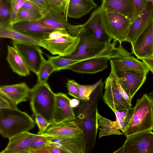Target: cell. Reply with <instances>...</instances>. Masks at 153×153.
Returning <instances> with one entry per match:
<instances>
[{
  "label": "cell",
  "instance_id": "obj_1",
  "mask_svg": "<svg viewBox=\"0 0 153 153\" xmlns=\"http://www.w3.org/2000/svg\"><path fill=\"white\" fill-rule=\"evenodd\" d=\"M104 84L102 81L90 96L88 101L80 100L74 109L75 122L83 131L86 142L85 153H89L95 144L98 131L97 105L102 98Z\"/></svg>",
  "mask_w": 153,
  "mask_h": 153
},
{
  "label": "cell",
  "instance_id": "obj_2",
  "mask_svg": "<svg viewBox=\"0 0 153 153\" xmlns=\"http://www.w3.org/2000/svg\"><path fill=\"white\" fill-rule=\"evenodd\" d=\"M68 30L72 36L79 37V40L76 50L73 53L67 56H61L65 58L84 60L94 57L101 53L109 43L99 41L83 24L71 25Z\"/></svg>",
  "mask_w": 153,
  "mask_h": 153
},
{
  "label": "cell",
  "instance_id": "obj_3",
  "mask_svg": "<svg viewBox=\"0 0 153 153\" xmlns=\"http://www.w3.org/2000/svg\"><path fill=\"white\" fill-rule=\"evenodd\" d=\"M36 122L25 112L18 109H0V133L4 138H10L29 132L35 126Z\"/></svg>",
  "mask_w": 153,
  "mask_h": 153
},
{
  "label": "cell",
  "instance_id": "obj_4",
  "mask_svg": "<svg viewBox=\"0 0 153 153\" xmlns=\"http://www.w3.org/2000/svg\"><path fill=\"white\" fill-rule=\"evenodd\" d=\"M131 119L123 132L127 137L140 132L153 130V102L146 94L137 100Z\"/></svg>",
  "mask_w": 153,
  "mask_h": 153
},
{
  "label": "cell",
  "instance_id": "obj_5",
  "mask_svg": "<svg viewBox=\"0 0 153 153\" xmlns=\"http://www.w3.org/2000/svg\"><path fill=\"white\" fill-rule=\"evenodd\" d=\"M30 105L34 117L39 114L49 123H52L55 103V93L48 83H37L31 89Z\"/></svg>",
  "mask_w": 153,
  "mask_h": 153
},
{
  "label": "cell",
  "instance_id": "obj_6",
  "mask_svg": "<svg viewBox=\"0 0 153 153\" xmlns=\"http://www.w3.org/2000/svg\"><path fill=\"white\" fill-rule=\"evenodd\" d=\"M100 12L103 26L107 35L111 40L120 44L125 41L131 23V19L120 13L105 11L101 7Z\"/></svg>",
  "mask_w": 153,
  "mask_h": 153
},
{
  "label": "cell",
  "instance_id": "obj_7",
  "mask_svg": "<svg viewBox=\"0 0 153 153\" xmlns=\"http://www.w3.org/2000/svg\"><path fill=\"white\" fill-rule=\"evenodd\" d=\"M114 153H153V132L137 133L127 137L123 144Z\"/></svg>",
  "mask_w": 153,
  "mask_h": 153
},
{
  "label": "cell",
  "instance_id": "obj_8",
  "mask_svg": "<svg viewBox=\"0 0 153 153\" xmlns=\"http://www.w3.org/2000/svg\"><path fill=\"white\" fill-rule=\"evenodd\" d=\"M79 40V37L69 35L56 39H44L40 40V46L53 55L66 56L71 55L76 50Z\"/></svg>",
  "mask_w": 153,
  "mask_h": 153
},
{
  "label": "cell",
  "instance_id": "obj_9",
  "mask_svg": "<svg viewBox=\"0 0 153 153\" xmlns=\"http://www.w3.org/2000/svg\"><path fill=\"white\" fill-rule=\"evenodd\" d=\"M111 71L131 99L144 84L149 72L134 70H128L117 73Z\"/></svg>",
  "mask_w": 153,
  "mask_h": 153
},
{
  "label": "cell",
  "instance_id": "obj_10",
  "mask_svg": "<svg viewBox=\"0 0 153 153\" xmlns=\"http://www.w3.org/2000/svg\"><path fill=\"white\" fill-rule=\"evenodd\" d=\"M12 44L23 57L30 71L37 75L45 59L40 46L35 44L13 41Z\"/></svg>",
  "mask_w": 153,
  "mask_h": 153
},
{
  "label": "cell",
  "instance_id": "obj_11",
  "mask_svg": "<svg viewBox=\"0 0 153 153\" xmlns=\"http://www.w3.org/2000/svg\"><path fill=\"white\" fill-rule=\"evenodd\" d=\"M104 82L105 91L102 98L114 113L116 111L126 110L131 107L119 92L115 84V76L111 71Z\"/></svg>",
  "mask_w": 153,
  "mask_h": 153
},
{
  "label": "cell",
  "instance_id": "obj_12",
  "mask_svg": "<svg viewBox=\"0 0 153 153\" xmlns=\"http://www.w3.org/2000/svg\"><path fill=\"white\" fill-rule=\"evenodd\" d=\"M47 136L50 143L57 146L66 153H85L86 142L83 133L68 136Z\"/></svg>",
  "mask_w": 153,
  "mask_h": 153
},
{
  "label": "cell",
  "instance_id": "obj_13",
  "mask_svg": "<svg viewBox=\"0 0 153 153\" xmlns=\"http://www.w3.org/2000/svg\"><path fill=\"white\" fill-rule=\"evenodd\" d=\"M153 21L131 43L132 53L139 59L153 55Z\"/></svg>",
  "mask_w": 153,
  "mask_h": 153
},
{
  "label": "cell",
  "instance_id": "obj_14",
  "mask_svg": "<svg viewBox=\"0 0 153 153\" xmlns=\"http://www.w3.org/2000/svg\"><path fill=\"white\" fill-rule=\"evenodd\" d=\"M153 21V5L147 1L142 13L131 23L125 41L131 44Z\"/></svg>",
  "mask_w": 153,
  "mask_h": 153
},
{
  "label": "cell",
  "instance_id": "obj_15",
  "mask_svg": "<svg viewBox=\"0 0 153 153\" xmlns=\"http://www.w3.org/2000/svg\"><path fill=\"white\" fill-rule=\"evenodd\" d=\"M11 27L18 32L40 40L48 39L50 33L58 30L45 27L38 21L19 22L13 24Z\"/></svg>",
  "mask_w": 153,
  "mask_h": 153
},
{
  "label": "cell",
  "instance_id": "obj_16",
  "mask_svg": "<svg viewBox=\"0 0 153 153\" xmlns=\"http://www.w3.org/2000/svg\"><path fill=\"white\" fill-rule=\"evenodd\" d=\"M55 103L52 123H58L76 118L73 108L70 104L71 99L65 94H55Z\"/></svg>",
  "mask_w": 153,
  "mask_h": 153
},
{
  "label": "cell",
  "instance_id": "obj_17",
  "mask_svg": "<svg viewBox=\"0 0 153 153\" xmlns=\"http://www.w3.org/2000/svg\"><path fill=\"white\" fill-rule=\"evenodd\" d=\"M38 134L25 132L9 139L5 148L0 153H30L31 143Z\"/></svg>",
  "mask_w": 153,
  "mask_h": 153
},
{
  "label": "cell",
  "instance_id": "obj_18",
  "mask_svg": "<svg viewBox=\"0 0 153 153\" xmlns=\"http://www.w3.org/2000/svg\"><path fill=\"white\" fill-rule=\"evenodd\" d=\"M131 53L120 57L110 59L111 71L115 73L130 70L139 71H149L143 62L138 60L133 56Z\"/></svg>",
  "mask_w": 153,
  "mask_h": 153
},
{
  "label": "cell",
  "instance_id": "obj_19",
  "mask_svg": "<svg viewBox=\"0 0 153 153\" xmlns=\"http://www.w3.org/2000/svg\"><path fill=\"white\" fill-rule=\"evenodd\" d=\"M83 133L74 120H67L50 123L42 135L55 136H68Z\"/></svg>",
  "mask_w": 153,
  "mask_h": 153
},
{
  "label": "cell",
  "instance_id": "obj_20",
  "mask_svg": "<svg viewBox=\"0 0 153 153\" xmlns=\"http://www.w3.org/2000/svg\"><path fill=\"white\" fill-rule=\"evenodd\" d=\"M100 7L91 14L88 20L83 24L85 27L99 41L108 43L112 40L106 33L102 24L100 14Z\"/></svg>",
  "mask_w": 153,
  "mask_h": 153
},
{
  "label": "cell",
  "instance_id": "obj_21",
  "mask_svg": "<svg viewBox=\"0 0 153 153\" xmlns=\"http://www.w3.org/2000/svg\"><path fill=\"white\" fill-rule=\"evenodd\" d=\"M31 89L24 82L1 86L0 92L9 98L16 105L27 101L30 98Z\"/></svg>",
  "mask_w": 153,
  "mask_h": 153
},
{
  "label": "cell",
  "instance_id": "obj_22",
  "mask_svg": "<svg viewBox=\"0 0 153 153\" xmlns=\"http://www.w3.org/2000/svg\"><path fill=\"white\" fill-rule=\"evenodd\" d=\"M7 60L13 71L20 76L30 75V70L22 56L14 46H7Z\"/></svg>",
  "mask_w": 153,
  "mask_h": 153
},
{
  "label": "cell",
  "instance_id": "obj_23",
  "mask_svg": "<svg viewBox=\"0 0 153 153\" xmlns=\"http://www.w3.org/2000/svg\"><path fill=\"white\" fill-rule=\"evenodd\" d=\"M97 7L93 0H70L67 17L79 18Z\"/></svg>",
  "mask_w": 153,
  "mask_h": 153
},
{
  "label": "cell",
  "instance_id": "obj_24",
  "mask_svg": "<svg viewBox=\"0 0 153 153\" xmlns=\"http://www.w3.org/2000/svg\"><path fill=\"white\" fill-rule=\"evenodd\" d=\"M100 7L105 11L120 13L131 20V18L132 0H102Z\"/></svg>",
  "mask_w": 153,
  "mask_h": 153
},
{
  "label": "cell",
  "instance_id": "obj_25",
  "mask_svg": "<svg viewBox=\"0 0 153 153\" xmlns=\"http://www.w3.org/2000/svg\"><path fill=\"white\" fill-rule=\"evenodd\" d=\"M62 13L50 10L41 19L38 21L44 26L56 30L68 29L71 25Z\"/></svg>",
  "mask_w": 153,
  "mask_h": 153
},
{
  "label": "cell",
  "instance_id": "obj_26",
  "mask_svg": "<svg viewBox=\"0 0 153 153\" xmlns=\"http://www.w3.org/2000/svg\"><path fill=\"white\" fill-rule=\"evenodd\" d=\"M98 128L100 130L99 137L111 135H121L123 134L120 130L121 128L119 122L116 119L115 121H112L101 115L97 112Z\"/></svg>",
  "mask_w": 153,
  "mask_h": 153
},
{
  "label": "cell",
  "instance_id": "obj_27",
  "mask_svg": "<svg viewBox=\"0 0 153 153\" xmlns=\"http://www.w3.org/2000/svg\"><path fill=\"white\" fill-rule=\"evenodd\" d=\"M0 37L8 38L13 41L35 44L40 46V40L18 32L10 25L0 27Z\"/></svg>",
  "mask_w": 153,
  "mask_h": 153
},
{
  "label": "cell",
  "instance_id": "obj_28",
  "mask_svg": "<svg viewBox=\"0 0 153 153\" xmlns=\"http://www.w3.org/2000/svg\"><path fill=\"white\" fill-rule=\"evenodd\" d=\"M45 15L35 10L22 7L18 13L11 25L22 22L38 21L44 17Z\"/></svg>",
  "mask_w": 153,
  "mask_h": 153
},
{
  "label": "cell",
  "instance_id": "obj_29",
  "mask_svg": "<svg viewBox=\"0 0 153 153\" xmlns=\"http://www.w3.org/2000/svg\"><path fill=\"white\" fill-rule=\"evenodd\" d=\"M47 55L48 60L53 65L55 71L68 69L71 65L83 60L69 59L64 58L59 55L56 56Z\"/></svg>",
  "mask_w": 153,
  "mask_h": 153
},
{
  "label": "cell",
  "instance_id": "obj_30",
  "mask_svg": "<svg viewBox=\"0 0 153 153\" xmlns=\"http://www.w3.org/2000/svg\"><path fill=\"white\" fill-rule=\"evenodd\" d=\"M55 71V68L51 63L48 60L45 59L37 75L38 83H47L49 76Z\"/></svg>",
  "mask_w": 153,
  "mask_h": 153
},
{
  "label": "cell",
  "instance_id": "obj_31",
  "mask_svg": "<svg viewBox=\"0 0 153 153\" xmlns=\"http://www.w3.org/2000/svg\"><path fill=\"white\" fill-rule=\"evenodd\" d=\"M102 81V79H101L95 84L91 85H81L77 83L81 100L84 101H88L91 95Z\"/></svg>",
  "mask_w": 153,
  "mask_h": 153
},
{
  "label": "cell",
  "instance_id": "obj_32",
  "mask_svg": "<svg viewBox=\"0 0 153 153\" xmlns=\"http://www.w3.org/2000/svg\"><path fill=\"white\" fill-rule=\"evenodd\" d=\"M50 143L46 135H39L33 140L30 146V153H35Z\"/></svg>",
  "mask_w": 153,
  "mask_h": 153
},
{
  "label": "cell",
  "instance_id": "obj_33",
  "mask_svg": "<svg viewBox=\"0 0 153 153\" xmlns=\"http://www.w3.org/2000/svg\"><path fill=\"white\" fill-rule=\"evenodd\" d=\"M10 8L3 0L0 1V27L10 25Z\"/></svg>",
  "mask_w": 153,
  "mask_h": 153
},
{
  "label": "cell",
  "instance_id": "obj_34",
  "mask_svg": "<svg viewBox=\"0 0 153 153\" xmlns=\"http://www.w3.org/2000/svg\"><path fill=\"white\" fill-rule=\"evenodd\" d=\"M147 0H132V13L131 23L142 13L146 6Z\"/></svg>",
  "mask_w": 153,
  "mask_h": 153
},
{
  "label": "cell",
  "instance_id": "obj_35",
  "mask_svg": "<svg viewBox=\"0 0 153 153\" xmlns=\"http://www.w3.org/2000/svg\"><path fill=\"white\" fill-rule=\"evenodd\" d=\"M27 0H11L9 1L10 8L11 26L15 19L18 13L22 7L24 3Z\"/></svg>",
  "mask_w": 153,
  "mask_h": 153
},
{
  "label": "cell",
  "instance_id": "obj_36",
  "mask_svg": "<svg viewBox=\"0 0 153 153\" xmlns=\"http://www.w3.org/2000/svg\"><path fill=\"white\" fill-rule=\"evenodd\" d=\"M50 10L62 13L65 5V0H45Z\"/></svg>",
  "mask_w": 153,
  "mask_h": 153
},
{
  "label": "cell",
  "instance_id": "obj_37",
  "mask_svg": "<svg viewBox=\"0 0 153 153\" xmlns=\"http://www.w3.org/2000/svg\"><path fill=\"white\" fill-rule=\"evenodd\" d=\"M0 109H18L16 105L9 98L0 92Z\"/></svg>",
  "mask_w": 153,
  "mask_h": 153
},
{
  "label": "cell",
  "instance_id": "obj_38",
  "mask_svg": "<svg viewBox=\"0 0 153 153\" xmlns=\"http://www.w3.org/2000/svg\"><path fill=\"white\" fill-rule=\"evenodd\" d=\"M77 82L73 80H68L66 83V87L68 93L71 96L81 100L79 95V89Z\"/></svg>",
  "mask_w": 153,
  "mask_h": 153
},
{
  "label": "cell",
  "instance_id": "obj_39",
  "mask_svg": "<svg viewBox=\"0 0 153 153\" xmlns=\"http://www.w3.org/2000/svg\"><path fill=\"white\" fill-rule=\"evenodd\" d=\"M34 117L36 123L39 128L37 134L42 135L50 123L39 114H36Z\"/></svg>",
  "mask_w": 153,
  "mask_h": 153
},
{
  "label": "cell",
  "instance_id": "obj_40",
  "mask_svg": "<svg viewBox=\"0 0 153 153\" xmlns=\"http://www.w3.org/2000/svg\"><path fill=\"white\" fill-rule=\"evenodd\" d=\"M35 153H66L60 148L50 143L42 149L37 151Z\"/></svg>",
  "mask_w": 153,
  "mask_h": 153
},
{
  "label": "cell",
  "instance_id": "obj_41",
  "mask_svg": "<svg viewBox=\"0 0 153 153\" xmlns=\"http://www.w3.org/2000/svg\"><path fill=\"white\" fill-rule=\"evenodd\" d=\"M22 8L35 10L46 15L49 11L43 9L34 3L28 1L24 3Z\"/></svg>",
  "mask_w": 153,
  "mask_h": 153
},
{
  "label": "cell",
  "instance_id": "obj_42",
  "mask_svg": "<svg viewBox=\"0 0 153 153\" xmlns=\"http://www.w3.org/2000/svg\"><path fill=\"white\" fill-rule=\"evenodd\" d=\"M114 76L115 84L119 92L124 98L127 101L129 104L132 106V99L128 95L126 92L120 85L117 78L115 76Z\"/></svg>",
  "mask_w": 153,
  "mask_h": 153
},
{
  "label": "cell",
  "instance_id": "obj_43",
  "mask_svg": "<svg viewBox=\"0 0 153 153\" xmlns=\"http://www.w3.org/2000/svg\"><path fill=\"white\" fill-rule=\"evenodd\" d=\"M70 34L66 29L58 30L51 32L47 39H52L59 37L66 36Z\"/></svg>",
  "mask_w": 153,
  "mask_h": 153
},
{
  "label": "cell",
  "instance_id": "obj_44",
  "mask_svg": "<svg viewBox=\"0 0 153 153\" xmlns=\"http://www.w3.org/2000/svg\"><path fill=\"white\" fill-rule=\"evenodd\" d=\"M148 69L153 74V55L141 59Z\"/></svg>",
  "mask_w": 153,
  "mask_h": 153
},
{
  "label": "cell",
  "instance_id": "obj_45",
  "mask_svg": "<svg viewBox=\"0 0 153 153\" xmlns=\"http://www.w3.org/2000/svg\"><path fill=\"white\" fill-rule=\"evenodd\" d=\"M43 9L49 11L50 10L49 7L45 0H27Z\"/></svg>",
  "mask_w": 153,
  "mask_h": 153
},
{
  "label": "cell",
  "instance_id": "obj_46",
  "mask_svg": "<svg viewBox=\"0 0 153 153\" xmlns=\"http://www.w3.org/2000/svg\"><path fill=\"white\" fill-rule=\"evenodd\" d=\"M80 100L79 99L75 98L71 99L70 101V104L71 106L73 108H75L77 107L80 104Z\"/></svg>",
  "mask_w": 153,
  "mask_h": 153
},
{
  "label": "cell",
  "instance_id": "obj_47",
  "mask_svg": "<svg viewBox=\"0 0 153 153\" xmlns=\"http://www.w3.org/2000/svg\"><path fill=\"white\" fill-rule=\"evenodd\" d=\"M65 7L64 10V11L63 12V13L65 15L67 18L68 19V18L67 17V13L68 9V5L69 4V2L70 0H65Z\"/></svg>",
  "mask_w": 153,
  "mask_h": 153
},
{
  "label": "cell",
  "instance_id": "obj_48",
  "mask_svg": "<svg viewBox=\"0 0 153 153\" xmlns=\"http://www.w3.org/2000/svg\"><path fill=\"white\" fill-rule=\"evenodd\" d=\"M147 95L153 102V91L149 93Z\"/></svg>",
  "mask_w": 153,
  "mask_h": 153
},
{
  "label": "cell",
  "instance_id": "obj_49",
  "mask_svg": "<svg viewBox=\"0 0 153 153\" xmlns=\"http://www.w3.org/2000/svg\"><path fill=\"white\" fill-rule=\"evenodd\" d=\"M147 1L151 2L153 5V0H147Z\"/></svg>",
  "mask_w": 153,
  "mask_h": 153
},
{
  "label": "cell",
  "instance_id": "obj_50",
  "mask_svg": "<svg viewBox=\"0 0 153 153\" xmlns=\"http://www.w3.org/2000/svg\"><path fill=\"white\" fill-rule=\"evenodd\" d=\"M152 48H153V43Z\"/></svg>",
  "mask_w": 153,
  "mask_h": 153
},
{
  "label": "cell",
  "instance_id": "obj_51",
  "mask_svg": "<svg viewBox=\"0 0 153 153\" xmlns=\"http://www.w3.org/2000/svg\"></svg>",
  "mask_w": 153,
  "mask_h": 153
}]
</instances>
